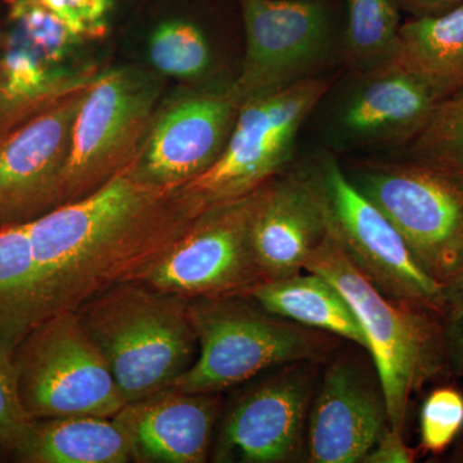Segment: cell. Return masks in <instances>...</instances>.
Segmentation results:
<instances>
[{
    "mask_svg": "<svg viewBox=\"0 0 463 463\" xmlns=\"http://www.w3.org/2000/svg\"><path fill=\"white\" fill-rule=\"evenodd\" d=\"M141 156L84 199L27 223L36 325L76 312L116 285L142 281L209 212L182 185L148 179L139 166Z\"/></svg>",
    "mask_w": 463,
    "mask_h": 463,
    "instance_id": "6da1fadb",
    "label": "cell"
},
{
    "mask_svg": "<svg viewBox=\"0 0 463 463\" xmlns=\"http://www.w3.org/2000/svg\"><path fill=\"white\" fill-rule=\"evenodd\" d=\"M304 270L331 282L352 307L385 395L390 428L403 431L411 395L452 368L446 322L426 307L383 294L349 257L331 222Z\"/></svg>",
    "mask_w": 463,
    "mask_h": 463,
    "instance_id": "7a4b0ae2",
    "label": "cell"
},
{
    "mask_svg": "<svg viewBox=\"0 0 463 463\" xmlns=\"http://www.w3.org/2000/svg\"><path fill=\"white\" fill-rule=\"evenodd\" d=\"M127 403L172 388L199 352L187 298L146 282L120 283L76 310Z\"/></svg>",
    "mask_w": 463,
    "mask_h": 463,
    "instance_id": "3957f363",
    "label": "cell"
},
{
    "mask_svg": "<svg viewBox=\"0 0 463 463\" xmlns=\"http://www.w3.org/2000/svg\"><path fill=\"white\" fill-rule=\"evenodd\" d=\"M188 310L199 352L172 385L183 392H219L276 365L318 361L334 344L243 295L191 298Z\"/></svg>",
    "mask_w": 463,
    "mask_h": 463,
    "instance_id": "277c9868",
    "label": "cell"
},
{
    "mask_svg": "<svg viewBox=\"0 0 463 463\" xmlns=\"http://www.w3.org/2000/svg\"><path fill=\"white\" fill-rule=\"evenodd\" d=\"M161 90L160 79L138 67L94 76L72 128L60 206L99 190L142 154Z\"/></svg>",
    "mask_w": 463,
    "mask_h": 463,
    "instance_id": "5b68a950",
    "label": "cell"
},
{
    "mask_svg": "<svg viewBox=\"0 0 463 463\" xmlns=\"http://www.w3.org/2000/svg\"><path fill=\"white\" fill-rule=\"evenodd\" d=\"M14 362L32 420L114 417L127 404L105 355L76 312L33 326L14 349Z\"/></svg>",
    "mask_w": 463,
    "mask_h": 463,
    "instance_id": "8992f818",
    "label": "cell"
},
{
    "mask_svg": "<svg viewBox=\"0 0 463 463\" xmlns=\"http://www.w3.org/2000/svg\"><path fill=\"white\" fill-rule=\"evenodd\" d=\"M350 181L398 228L432 279L447 285L463 268V181L408 160L361 163Z\"/></svg>",
    "mask_w": 463,
    "mask_h": 463,
    "instance_id": "52a82bcc",
    "label": "cell"
},
{
    "mask_svg": "<svg viewBox=\"0 0 463 463\" xmlns=\"http://www.w3.org/2000/svg\"><path fill=\"white\" fill-rule=\"evenodd\" d=\"M327 90L322 79L307 78L241 105L221 155L183 190L213 209L263 187L291 160L301 125Z\"/></svg>",
    "mask_w": 463,
    "mask_h": 463,
    "instance_id": "ba28073f",
    "label": "cell"
},
{
    "mask_svg": "<svg viewBox=\"0 0 463 463\" xmlns=\"http://www.w3.org/2000/svg\"><path fill=\"white\" fill-rule=\"evenodd\" d=\"M263 188L201 215L142 282L187 300L248 297L263 282L251 243Z\"/></svg>",
    "mask_w": 463,
    "mask_h": 463,
    "instance_id": "9c48e42d",
    "label": "cell"
},
{
    "mask_svg": "<svg viewBox=\"0 0 463 463\" xmlns=\"http://www.w3.org/2000/svg\"><path fill=\"white\" fill-rule=\"evenodd\" d=\"M332 230L356 267L386 297L426 307L443 318L444 286L413 257L398 228L356 188L332 156L316 172Z\"/></svg>",
    "mask_w": 463,
    "mask_h": 463,
    "instance_id": "30bf717a",
    "label": "cell"
},
{
    "mask_svg": "<svg viewBox=\"0 0 463 463\" xmlns=\"http://www.w3.org/2000/svg\"><path fill=\"white\" fill-rule=\"evenodd\" d=\"M94 76L0 136V228L32 223L60 206L72 128Z\"/></svg>",
    "mask_w": 463,
    "mask_h": 463,
    "instance_id": "8fae6325",
    "label": "cell"
},
{
    "mask_svg": "<svg viewBox=\"0 0 463 463\" xmlns=\"http://www.w3.org/2000/svg\"><path fill=\"white\" fill-rule=\"evenodd\" d=\"M246 51L230 93L239 105L309 78L328 47L327 14L316 0H240Z\"/></svg>",
    "mask_w": 463,
    "mask_h": 463,
    "instance_id": "7c38bea8",
    "label": "cell"
},
{
    "mask_svg": "<svg viewBox=\"0 0 463 463\" xmlns=\"http://www.w3.org/2000/svg\"><path fill=\"white\" fill-rule=\"evenodd\" d=\"M312 362L288 364L250 390L225 417L215 458L243 463H281L304 448L315 390Z\"/></svg>",
    "mask_w": 463,
    "mask_h": 463,
    "instance_id": "4fadbf2b",
    "label": "cell"
},
{
    "mask_svg": "<svg viewBox=\"0 0 463 463\" xmlns=\"http://www.w3.org/2000/svg\"><path fill=\"white\" fill-rule=\"evenodd\" d=\"M389 426L379 377L356 359L339 356L326 371L307 419L309 461L364 462Z\"/></svg>",
    "mask_w": 463,
    "mask_h": 463,
    "instance_id": "5bb4252c",
    "label": "cell"
},
{
    "mask_svg": "<svg viewBox=\"0 0 463 463\" xmlns=\"http://www.w3.org/2000/svg\"><path fill=\"white\" fill-rule=\"evenodd\" d=\"M330 231V214L317 174H288L264 185L251 225L263 282L304 272Z\"/></svg>",
    "mask_w": 463,
    "mask_h": 463,
    "instance_id": "9a60e30c",
    "label": "cell"
},
{
    "mask_svg": "<svg viewBox=\"0 0 463 463\" xmlns=\"http://www.w3.org/2000/svg\"><path fill=\"white\" fill-rule=\"evenodd\" d=\"M240 105L230 90L194 94L157 114L139 158L142 173L160 184L183 185L221 155Z\"/></svg>",
    "mask_w": 463,
    "mask_h": 463,
    "instance_id": "2e32d148",
    "label": "cell"
},
{
    "mask_svg": "<svg viewBox=\"0 0 463 463\" xmlns=\"http://www.w3.org/2000/svg\"><path fill=\"white\" fill-rule=\"evenodd\" d=\"M430 88L394 61L364 71L337 115L347 146L410 145L430 120L438 103Z\"/></svg>",
    "mask_w": 463,
    "mask_h": 463,
    "instance_id": "e0dca14e",
    "label": "cell"
},
{
    "mask_svg": "<svg viewBox=\"0 0 463 463\" xmlns=\"http://www.w3.org/2000/svg\"><path fill=\"white\" fill-rule=\"evenodd\" d=\"M216 394L167 388L125 404L114 417L129 434L134 461L205 462L221 407Z\"/></svg>",
    "mask_w": 463,
    "mask_h": 463,
    "instance_id": "ac0fdd59",
    "label": "cell"
},
{
    "mask_svg": "<svg viewBox=\"0 0 463 463\" xmlns=\"http://www.w3.org/2000/svg\"><path fill=\"white\" fill-rule=\"evenodd\" d=\"M14 461L127 463L134 461V450L129 434L115 417H56L33 420Z\"/></svg>",
    "mask_w": 463,
    "mask_h": 463,
    "instance_id": "d6986e66",
    "label": "cell"
},
{
    "mask_svg": "<svg viewBox=\"0 0 463 463\" xmlns=\"http://www.w3.org/2000/svg\"><path fill=\"white\" fill-rule=\"evenodd\" d=\"M417 76L439 100L463 90V2L399 27L392 60Z\"/></svg>",
    "mask_w": 463,
    "mask_h": 463,
    "instance_id": "ffe728a7",
    "label": "cell"
},
{
    "mask_svg": "<svg viewBox=\"0 0 463 463\" xmlns=\"http://www.w3.org/2000/svg\"><path fill=\"white\" fill-rule=\"evenodd\" d=\"M248 297L273 315L343 337L367 350L364 331L352 307L339 289L319 274L304 270L285 279L261 282Z\"/></svg>",
    "mask_w": 463,
    "mask_h": 463,
    "instance_id": "44dd1931",
    "label": "cell"
},
{
    "mask_svg": "<svg viewBox=\"0 0 463 463\" xmlns=\"http://www.w3.org/2000/svg\"><path fill=\"white\" fill-rule=\"evenodd\" d=\"M36 325V276L26 224L0 228V345L14 352Z\"/></svg>",
    "mask_w": 463,
    "mask_h": 463,
    "instance_id": "7402d4cb",
    "label": "cell"
},
{
    "mask_svg": "<svg viewBox=\"0 0 463 463\" xmlns=\"http://www.w3.org/2000/svg\"><path fill=\"white\" fill-rule=\"evenodd\" d=\"M345 47L364 71L392 60L401 24L392 0H346Z\"/></svg>",
    "mask_w": 463,
    "mask_h": 463,
    "instance_id": "603a6c76",
    "label": "cell"
},
{
    "mask_svg": "<svg viewBox=\"0 0 463 463\" xmlns=\"http://www.w3.org/2000/svg\"><path fill=\"white\" fill-rule=\"evenodd\" d=\"M408 146L411 160L463 181V90L440 100L429 123Z\"/></svg>",
    "mask_w": 463,
    "mask_h": 463,
    "instance_id": "cb8c5ba5",
    "label": "cell"
},
{
    "mask_svg": "<svg viewBox=\"0 0 463 463\" xmlns=\"http://www.w3.org/2000/svg\"><path fill=\"white\" fill-rule=\"evenodd\" d=\"M9 23L11 33L52 65L60 66L85 42L42 0H9Z\"/></svg>",
    "mask_w": 463,
    "mask_h": 463,
    "instance_id": "d4e9b609",
    "label": "cell"
},
{
    "mask_svg": "<svg viewBox=\"0 0 463 463\" xmlns=\"http://www.w3.org/2000/svg\"><path fill=\"white\" fill-rule=\"evenodd\" d=\"M149 61L160 74L194 79L205 74L212 52L199 27L187 21H167L152 33Z\"/></svg>",
    "mask_w": 463,
    "mask_h": 463,
    "instance_id": "484cf974",
    "label": "cell"
},
{
    "mask_svg": "<svg viewBox=\"0 0 463 463\" xmlns=\"http://www.w3.org/2000/svg\"><path fill=\"white\" fill-rule=\"evenodd\" d=\"M463 430V394L453 386L432 390L420 413L423 452L441 456Z\"/></svg>",
    "mask_w": 463,
    "mask_h": 463,
    "instance_id": "4316f807",
    "label": "cell"
},
{
    "mask_svg": "<svg viewBox=\"0 0 463 463\" xmlns=\"http://www.w3.org/2000/svg\"><path fill=\"white\" fill-rule=\"evenodd\" d=\"M32 423L18 390L14 352L0 345V452L14 458Z\"/></svg>",
    "mask_w": 463,
    "mask_h": 463,
    "instance_id": "83f0119b",
    "label": "cell"
},
{
    "mask_svg": "<svg viewBox=\"0 0 463 463\" xmlns=\"http://www.w3.org/2000/svg\"><path fill=\"white\" fill-rule=\"evenodd\" d=\"M42 3L88 41L100 38L106 33L114 0H42Z\"/></svg>",
    "mask_w": 463,
    "mask_h": 463,
    "instance_id": "f1b7e54d",
    "label": "cell"
},
{
    "mask_svg": "<svg viewBox=\"0 0 463 463\" xmlns=\"http://www.w3.org/2000/svg\"><path fill=\"white\" fill-rule=\"evenodd\" d=\"M416 461V450L408 447L403 431L389 428L383 431L364 462L365 463H411Z\"/></svg>",
    "mask_w": 463,
    "mask_h": 463,
    "instance_id": "f546056e",
    "label": "cell"
},
{
    "mask_svg": "<svg viewBox=\"0 0 463 463\" xmlns=\"http://www.w3.org/2000/svg\"><path fill=\"white\" fill-rule=\"evenodd\" d=\"M443 319L447 327L463 323V268L452 281L444 285ZM452 370L463 376V349L453 359Z\"/></svg>",
    "mask_w": 463,
    "mask_h": 463,
    "instance_id": "4dcf8cb0",
    "label": "cell"
},
{
    "mask_svg": "<svg viewBox=\"0 0 463 463\" xmlns=\"http://www.w3.org/2000/svg\"><path fill=\"white\" fill-rule=\"evenodd\" d=\"M408 5L416 11L417 16L437 14L455 7L463 0H407Z\"/></svg>",
    "mask_w": 463,
    "mask_h": 463,
    "instance_id": "1f68e13d",
    "label": "cell"
},
{
    "mask_svg": "<svg viewBox=\"0 0 463 463\" xmlns=\"http://www.w3.org/2000/svg\"><path fill=\"white\" fill-rule=\"evenodd\" d=\"M459 440L456 444L455 449H453L452 456H450V462H461L463 463V430L458 435Z\"/></svg>",
    "mask_w": 463,
    "mask_h": 463,
    "instance_id": "d6a6232c",
    "label": "cell"
}]
</instances>
